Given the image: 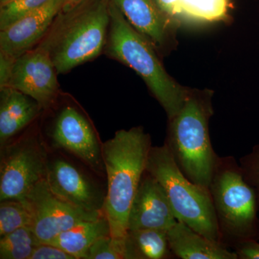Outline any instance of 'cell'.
I'll return each instance as SVG.
<instances>
[{"mask_svg":"<svg viewBox=\"0 0 259 259\" xmlns=\"http://www.w3.org/2000/svg\"><path fill=\"white\" fill-rule=\"evenodd\" d=\"M110 22L109 0H83L61 10L36 47L49 54L58 74H66L103 54Z\"/></svg>","mask_w":259,"mask_h":259,"instance_id":"obj_1","label":"cell"},{"mask_svg":"<svg viewBox=\"0 0 259 259\" xmlns=\"http://www.w3.org/2000/svg\"><path fill=\"white\" fill-rule=\"evenodd\" d=\"M151 147V136L141 126L120 130L103 143L107 179L104 212L115 239L122 240L127 233L130 209L146 171Z\"/></svg>","mask_w":259,"mask_h":259,"instance_id":"obj_2","label":"cell"},{"mask_svg":"<svg viewBox=\"0 0 259 259\" xmlns=\"http://www.w3.org/2000/svg\"><path fill=\"white\" fill-rule=\"evenodd\" d=\"M212 97L208 89L190 88L184 106L168 120L164 142L182 173L207 189L220 158L209 137Z\"/></svg>","mask_w":259,"mask_h":259,"instance_id":"obj_3","label":"cell"},{"mask_svg":"<svg viewBox=\"0 0 259 259\" xmlns=\"http://www.w3.org/2000/svg\"><path fill=\"white\" fill-rule=\"evenodd\" d=\"M110 15L103 54L134 70L163 107L168 120L172 118L185 105L190 88L182 86L167 73L158 51L111 2Z\"/></svg>","mask_w":259,"mask_h":259,"instance_id":"obj_4","label":"cell"},{"mask_svg":"<svg viewBox=\"0 0 259 259\" xmlns=\"http://www.w3.org/2000/svg\"><path fill=\"white\" fill-rule=\"evenodd\" d=\"M209 190L221 243L233 250L242 242L259 241L256 196L245 180L235 157L220 156Z\"/></svg>","mask_w":259,"mask_h":259,"instance_id":"obj_5","label":"cell"},{"mask_svg":"<svg viewBox=\"0 0 259 259\" xmlns=\"http://www.w3.org/2000/svg\"><path fill=\"white\" fill-rule=\"evenodd\" d=\"M146 170L163 187L177 221L221 243L209 189L191 182L182 173L166 144L151 147Z\"/></svg>","mask_w":259,"mask_h":259,"instance_id":"obj_6","label":"cell"},{"mask_svg":"<svg viewBox=\"0 0 259 259\" xmlns=\"http://www.w3.org/2000/svg\"><path fill=\"white\" fill-rule=\"evenodd\" d=\"M49 159L37 131L28 132L1 148L0 201L23 199L47 179Z\"/></svg>","mask_w":259,"mask_h":259,"instance_id":"obj_7","label":"cell"},{"mask_svg":"<svg viewBox=\"0 0 259 259\" xmlns=\"http://www.w3.org/2000/svg\"><path fill=\"white\" fill-rule=\"evenodd\" d=\"M50 137L54 148L71 153L99 176L106 175L103 143L91 121L79 107L70 104L61 107L51 126Z\"/></svg>","mask_w":259,"mask_h":259,"instance_id":"obj_8","label":"cell"},{"mask_svg":"<svg viewBox=\"0 0 259 259\" xmlns=\"http://www.w3.org/2000/svg\"><path fill=\"white\" fill-rule=\"evenodd\" d=\"M31 211L32 231L39 243H50L61 233L105 213L90 212L71 205L53 193L47 180L37 183L23 199Z\"/></svg>","mask_w":259,"mask_h":259,"instance_id":"obj_9","label":"cell"},{"mask_svg":"<svg viewBox=\"0 0 259 259\" xmlns=\"http://www.w3.org/2000/svg\"><path fill=\"white\" fill-rule=\"evenodd\" d=\"M58 74L49 54L35 47L15 59L5 87L28 95L44 111H49L56 106L61 95Z\"/></svg>","mask_w":259,"mask_h":259,"instance_id":"obj_10","label":"cell"},{"mask_svg":"<svg viewBox=\"0 0 259 259\" xmlns=\"http://www.w3.org/2000/svg\"><path fill=\"white\" fill-rule=\"evenodd\" d=\"M46 180L53 193L67 203L88 212L105 213L106 194L82 171L64 158L49 159Z\"/></svg>","mask_w":259,"mask_h":259,"instance_id":"obj_11","label":"cell"},{"mask_svg":"<svg viewBox=\"0 0 259 259\" xmlns=\"http://www.w3.org/2000/svg\"><path fill=\"white\" fill-rule=\"evenodd\" d=\"M128 23L162 56L177 47L178 23L158 9L153 0H110Z\"/></svg>","mask_w":259,"mask_h":259,"instance_id":"obj_12","label":"cell"},{"mask_svg":"<svg viewBox=\"0 0 259 259\" xmlns=\"http://www.w3.org/2000/svg\"><path fill=\"white\" fill-rule=\"evenodd\" d=\"M177 222L166 192L159 182L146 170L131 204L127 219V231H168Z\"/></svg>","mask_w":259,"mask_h":259,"instance_id":"obj_13","label":"cell"},{"mask_svg":"<svg viewBox=\"0 0 259 259\" xmlns=\"http://www.w3.org/2000/svg\"><path fill=\"white\" fill-rule=\"evenodd\" d=\"M64 3V0H50L0 30V53L15 59L36 47L62 10Z\"/></svg>","mask_w":259,"mask_h":259,"instance_id":"obj_14","label":"cell"},{"mask_svg":"<svg viewBox=\"0 0 259 259\" xmlns=\"http://www.w3.org/2000/svg\"><path fill=\"white\" fill-rule=\"evenodd\" d=\"M40 105L32 97L10 87L0 88V146L3 148L40 115Z\"/></svg>","mask_w":259,"mask_h":259,"instance_id":"obj_15","label":"cell"},{"mask_svg":"<svg viewBox=\"0 0 259 259\" xmlns=\"http://www.w3.org/2000/svg\"><path fill=\"white\" fill-rule=\"evenodd\" d=\"M175 257L181 259H238L236 252L194 231L182 221L167 231Z\"/></svg>","mask_w":259,"mask_h":259,"instance_id":"obj_16","label":"cell"},{"mask_svg":"<svg viewBox=\"0 0 259 259\" xmlns=\"http://www.w3.org/2000/svg\"><path fill=\"white\" fill-rule=\"evenodd\" d=\"M107 236H111V231L108 220L103 214L97 219L75 225L48 243L59 247L76 259H86L90 247L97 240Z\"/></svg>","mask_w":259,"mask_h":259,"instance_id":"obj_17","label":"cell"},{"mask_svg":"<svg viewBox=\"0 0 259 259\" xmlns=\"http://www.w3.org/2000/svg\"><path fill=\"white\" fill-rule=\"evenodd\" d=\"M124 259L175 258L168 243L167 231L129 230L122 240Z\"/></svg>","mask_w":259,"mask_h":259,"instance_id":"obj_18","label":"cell"},{"mask_svg":"<svg viewBox=\"0 0 259 259\" xmlns=\"http://www.w3.org/2000/svg\"><path fill=\"white\" fill-rule=\"evenodd\" d=\"M181 18L216 22L229 18L230 0H177Z\"/></svg>","mask_w":259,"mask_h":259,"instance_id":"obj_19","label":"cell"},{"mask_svg":"<svg viewBox=\"0 0 259 259\" xmlns=\"http://www.w3.org/2000/svg\"><path fill=\"white\" fill-rule=\"evenodd\" d=\"M39 243L32 229L19 228L0 237V258L30 259Z\"/></svg>","mask_w":259,"mask_h":259,"instance_id":"obj_20","label":"cell"},{"mask_svg":"<svg viewBox=\"0 0 259 259\" xmlns=\"http://www.w3.org/2000/svg\"><path fill=\"white\" fill-rule=\"evenodd\" d=\"M31 211L22 199H5L0 203V237L19 228H32Z\"/></svg>","mask_w":259,"mask_h":259,"instance_id":"obj_21","label":"cell"},{"mask_svg":"<svg viewBox=\"0 0 259 259\" xmlns=\"http://www.w3.org/2000/svg\"><path fill=\"white\" fill-rule=\"evenodd\" d=\"M50 0H15L0 6V30L9 27L25 15L47 4Z\"/></svg>","mask_w":259,"mask_h":259,"instance_id":"obj_22","label":"cell"},{"mask_svg":"<svg viewBox=\"0 0 259 259\" xmlns=\"http://www.w3.org/2000/svg\"><path fill=\"white\" fill-rule=\"evenodd\" d=\"M122 240L102 237L90 247L86 259H124Z\"/></svg>","mask_w":259,"mask_h":259,"instance_id":"obj_23","label":"cell"},{"mask_svg":"<svg viewBox=\"0 0 259 259\" xmlns=\"http://www.w3.org/2000/svg\"><path fill=\"white\" fill-rule=\"evenodd\" d=\"M238 163L245 180L254 190L259 209V144L240 158Z\"/></svg>","mask_w":259,"mask_h":259,"instance_id":"obj_24","label":"cell"},{"mask_svg":"<svg viewBox=\"0 0 259 259\" xmlns=\"http://www.w3.org/2000/svg\"><path fill=\"white\" fill-rule=\"evenodd\" d=\"M30 259H76L59 247L50 243H40L36 245Z\"/></svg>","mask_w":259,"mask_h":259,"instance_id":"obj_25","label":"cell"},{"mask_svg":"<svg viewBox=\"0 0 259 259\" xmlns=\"http://www.w3.org/2000/svg\"><path fill=\"white\" fill-rule=\"evenodd\" d=\"M238 259H259V243L256 240L242 242L233 248Z\"/></svg>","mask_w":259,"mask_h":259,"instance_id":"obj_26","label":"cell"},{"mask_svg":"<svg viewBox=\"0 0 259 259\" xmlns=\"http://www.w3.org/2000/svg\"><path fill=\"white\" fill-rule=\"evenodd\" d=\"M153 2L163 14L173 21L179 23L181 15L177 0H153Z\"/></svg>","mask_w":259,"mask_h":259,"instance_id":"obj_27","label":"cell"},{"mask_svg":"<svg viewBox=\"0 0 259 259\" xmlns=\"http://www.w3.org/2000/svg\"><path fill=\"white\" fill-rule=\"evenodd\" d=\"M83 0H64V5H63L62 10L63 11H66V10H70L74 7L75 5L78 3H81Z\"/></svg>","mask_w":259,"mask_h":259,"instance_id":"obj_28","label":"cell"},{"mask_svg":"<svg viewBox=\"0 0 259 259\" xmlns=\"http://www.w3.org/2000/svg\"><path fill=\"white\" fill-rule=\"evenodd\" d=\"M13 1H15V0H0V6L8 4Z\"/></svg>","mask_w":259,"mask_h":259,"instance_id":"obj_29","label":"cell"}]
</instances>
